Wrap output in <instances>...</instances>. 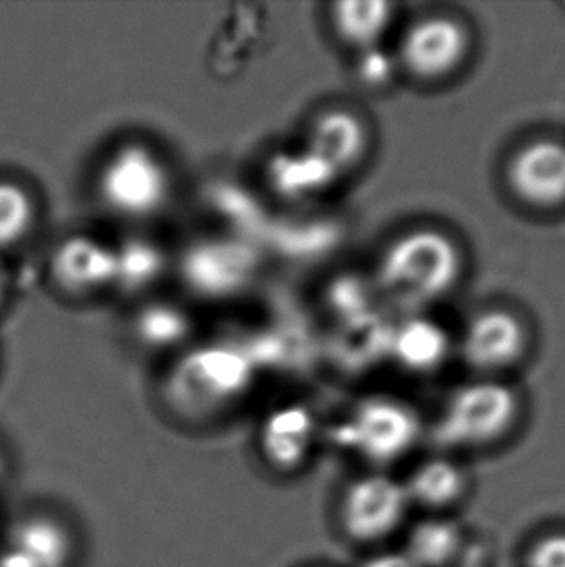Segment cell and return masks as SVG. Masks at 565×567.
Wrapping results in <instances>:
<instances>
[{"instance_id":"obj_16","label":"cell","mask_w":565,"mask_h":567,"mask_svg":"<svg viewBox=\"0 0 565 567\" xmlns=\"http://www.w3.org/2000/svg\"><path fill=\"white\" fill-rule=\"evenodd\" d=\"M393 18L396 4L386 0H341L331 10V23L339 39L362 53H374Z\"/></svg>"},{"instance_id":"obj_21","label":"cell","mask_w":565,"mask_h":567,"mask_svg":"<svg viewBox=\"0 0 565 567\" xmlns=\"http://www.w3.org/2000/svg\"><path fill=\"white\" fill-rule=\"evenodd\" d=\"M38 207L23 186L0 181V250L14 248L30 237Z\"/></svg>"},{"instance_id":"obj_9","label":"cell","mask_w":565,"mask_h":567,"mask_svg":"<svg viewBox=\"0 0 565 567\" xmlns=\"http://www.w3.org/2000/svg\"><path fill=\"white\" fill-rule=\"evenodd\" d=\"M527 343V330L517 316L504 308H490L466 323L461 354L473 369L500 372L523 359Z\"/></svg>"},{"instance_id":"obj_10","label":"cell","mask_w":565,"mask_h":567,"mask_svg":"<svg viewBox=\"0 0 565 567\" xmlns=\"http://www.w3.org/2000/svg\"><path fill=\"white\" fill-rule=\"evenodd\" d=\"M186 281L204 297L225 299L243 291L256 271L254 254L230 240L196 245L183 261Z\"/></svg>"},{"instance_id":"obj_2","label":"cell","mask_w":565,"mask_h":567,"mask_svg":"<svg viewBox=\"0 0 565 567\" xmlns=\"http://www.w3.org/2000/svg\"><path fill=\"white\" fill-rule=\"evenodd\" d=\"M521 401L507 383L479 380L451 393L430 436L443 452H482L504 442L520 421Z\"/></svg>"},{"instance_id":"obj_6","label":"cell","mask_w":565,"mask_h":567,"mask_svg":"<svg viewBox=\"0 0 565 567\" xmlns=\"http://www.w3.org/2000/svg\"><path fill=\"white\" fill-rule=\"evenodd\" d=\"M409 512L403 481L386 471H370L345 486L337 519L349 543L376 546L398 535Z\"/></svg>"},{"instance_id":"obj_23","label":"cell","mask_w":565,"mask_h":567,"mask_svg":"<svg viewBox=\"0 0 565 567\" xmlns=\"http://www.w3.org/2000/svg\"><path fill=\"white\" fill-rule=\"evenodd\" d=\"M523 567H565V530L535 538L525 550Z\"/></svg>"},{"instance_id":"obj_14","label":"cell","mask_w":565,"mask_h":567,"mask_svg":"<svg viewBox=\"0 0 565 567\" xmlns=\"http://www.w3.org/2000/svg\"><path fill=\"white\" fill-rule=\"evenodd\" d=\"M367 126L349 111H328L314 123L306 150L326 163L337 177L351 171L364 157Z\"/></svg>"},{"instance_id":"obj_20","label":"cell","mask_w":565,"mask_h":567,"mask_svg":"<svg viewBox=\"0 0 565 567\" xmlns=\"http://www.w3.org/2000/svg\"><path fill=\"white\" fill-rule=\"evenodd\" d=\"M192 323L183 308L157 302L142 308L134 320V331L140 343L150 349H171L191 333Z\"/></svg>"},{"instance_id":"obj_22","label":"cell","mask_w":565,"mask_h":567,"mask_svg":"<svg viewBox=\"0 0 565 567\" xmlns=\"http://www.w3.org/2000/svg\"><path fill=\"white\" fill-rule=\"evenodd\" d=\"M116 254V281L129 289H142L160 277L163 258L155 246L134 240L121 246Z\"/></svg>"},{"instance_id":"obj_19","label":"cell","mask_w":565,"mask_h":567,"mask_svg":"<svg viewBox=\"0 0 565 567\" xmlns=\"http://www.w3.org/2000/svg\"><path fill=\"white\" fill-rule=\"evenodd\" d=\"M10 543V550L20 554L31 567H66L69 564V535L59 523L45 517L20 523Z\"/></svg>"},{"instance_id":"obj_15","label":"cell","mask_w":565,"mask_h":567,"mask_svg":"<svg viewBox=\"0 0 565 567\" xmlns=\"http://www.w3.org/2000/svg\"><path fill=\"white\" fill-rule=\"evenodd\" d=\"M388 353L401 369L414 374H430L442 367L450 354V339L440 328L422 316H413L393 330L388 338Z\"/></svg>"},{"instance_id":"obj_1","label":"cell","mask_w":565,"mask_h":567,"mask_svg":"<svg viewBox=\"0 0 565 567\" xmlns=\"http://www.w3.org/2000/svg\"><path fill=\"white\" fill-rule=\"evenodd\" d=\"M463 256L442 230L417 229L396 238L378 261L376 285L403 310H422L458 285Z\"/></svg>"},{"instance_id":"obj_18","label":"cell","mask_w":565,"mask_h":567,"mask_svg":"<svg viewBox=\"0 0 565 567\" xmlns=\"http://www.w3.org/2000/svg\"><path fill=\"white\" fill-rule=\"evenodd\" d=\"M336 178V173L306 147L295 154H279L269 165L271 186L285 198H310Z\"/></svg>"},{"instance_id":"obj_13","label":"cell","mask_w":565,"mask_h":567,"mask_svg":"<svg viewBox=\"0 0 565 567\" xmlns=\"http://www.w3.org/2000/svg\"><path fill=\"white\" fill-rule=\"evenodd\" d=\"M411 507L428 515H450L465 504L471 494V475L450 455L424 460L403 478Z\"/></svg>"},{"instance_id":"obj_3","label":"cell","mask_w":565,"mask_h":567,"mask_svg":"<svg viewBox=\"0 0 565 567\" xmlns=\"http://www.w3.org/2000/svg\"><path fill=\"white\" fill-rule=\"evenodd\" d=\"M254 382L248 354L229 346H207L186 354L167 382V405L184 419H206L245 398Z\"/></svg>"},{"instance_id":"obj_12","label":"cell","mask_w":565,"mask_h":567,"mask_svg":"<svg viewBox=\"0 0 565 567\" xmlns=\"http://www.w3.org/2000/svg\"><path fill=\"white\" fill-rule=\"evenodd\" d=\"M51 274L64 291L93 295L115 285L116 254L95 238L70 237L56 246Z\"/></svg>"},{"instance_id":"obj_8","label":"cell","mask_w":565,"mask_h":567,"mask_svg":"<svg viewBox=\"0 0 565 567\" xmlns=\"http://www.w3.org/2000/svg\"><path fill=\"white\" fill-rule=\"evenodd\" d=\"M507 183L513 194L528 206H565V144L543 138L520 147L507 165Z\"/></svg>"},{"instance_id":"obj_25","label":"cell","mask_w":565,"mask_h":567,"mask_svg":"<svg viewBox=\"0 0 565 567\" xmlns=\"http://www.w3.org/2000/svg\"><path fill=\"white\" fill-rule=\"evenodd\" d=\"M8 291V279L7 274H4V269L0 268V305L4 302V297H7Z\"/></svg>"},{"instance_id":"obj_7","label":"cell","mask_w":565,"mask_h":567,"mask_svg":"<svg viewBox=\"0 0 565 567\" xmlns=\"http://www.w3.org/2000/svg\"><path fill=\"white\" fill-rule=\"evenodd\" d=\"M471 49L465 25L450 16H427L411 23L399 47L407 72L421 80H442L461 69Z\"/></svg>"},{"instance_id":"obj_5","label":"cell","mask_w":565,"mask_h":567,"mask_svg":"<svg viewBox=\"0 0 565 567\" xmlns=\"http://www.w3.org/2000/svg\"><path fill=\"white\" fill-rule=\"evenodd\" d=\"M97 192L109 212L124 219H147L167 204L171 175L153 150L124 144L103 163Z\"/></svg>"},{"instance_id":"obj_17","label":"cell","mask_w":565,"mask_h":567,"mask_svg":"<svg viewBox=\"0 0 565 567\" xmlns=\"http://www.w3.org/2000/svg\"><path fill=\"white\" fill-rule=\"evenodd\" d=\"M465 548V530L450 515H428L407 535L403 556L413 567H451Z\"/></svg>"},{"instance_id":"obj_4","label":"cell","mask_w":565,"mask_h":567,"mask_svg":"<svg viewBox=\"0 0 565 567\" xmlns=\"http://www.w3.org/2000/svg\"><path fill=\"white\" fill-rule=\"evenodd\" d=\"M419 413L403 399L370 395L360 399L331 436L345 452L352 453L372 471L398 465L413 452L422 437Z\"/></svg>"},{"instance_id":"obj_24","label":"cell","mask_w":565,"mask_h":567,"mask_svg":"<svg viewBox=\"0 0 565 567\" xmlns=\"http://www.w3.org/2000/svg\"><path fill=\"white\" fill-rule=\"evenodd\" d=\"M362 567H413L411 561L407 560L403 553L401 554H383L376 556L372 560H368Z\"/></svg>"},{"instance_id":"obj_11","label":"cell","mask_w":565,"mask_h":567,"mask_svg":"<svg viewBox=\"0 0 565 567\" xmlns=\"http://www.w3.org/2000/svg\"><path fill=\"white\" fill-rule=\"evenodd\" d=\"M316 419L305 405L276 409L260 430V452L276 473L292 475L305 467L316 444Z\"/></svg>"}]
</instances>
